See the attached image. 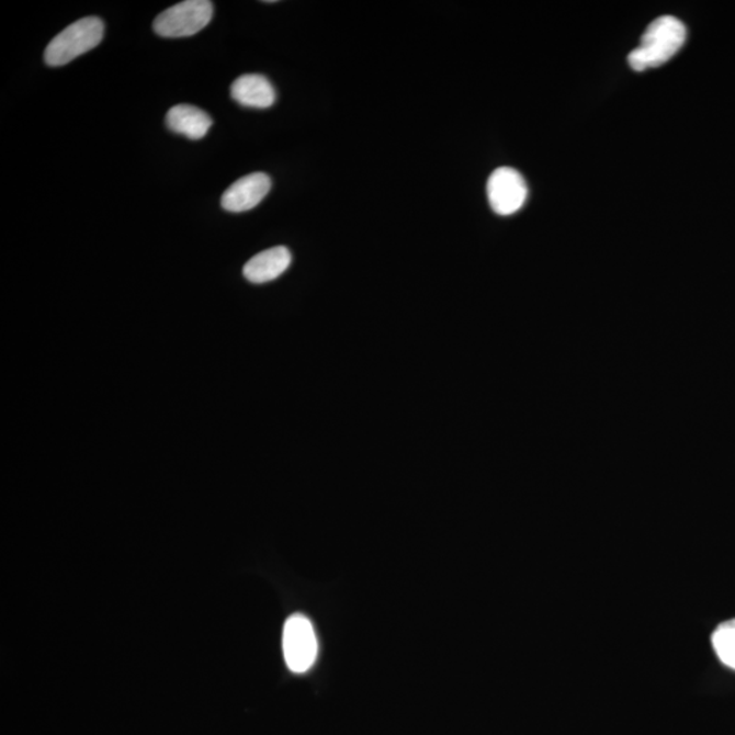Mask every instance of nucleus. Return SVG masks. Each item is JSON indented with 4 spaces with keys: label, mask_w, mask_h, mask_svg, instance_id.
I'll return each mask as SVG.
<instances>
[{
    "label": "nucleus",
    "mask_w": 735,
    "mask_h": 735,
    "mask_svg": "<svg viewBox=\"0 0 735 735\" xmlns=\"http://www.w3.org/2000/svg\"><path fill=\"white\" fill-rule=\"evenodd\" d=\"M687 27L676 16L664 15L652 22L641 38V45L627 56L635 71L655 69L665 65L682 48Z\"/></svg>",
    "instance_id": "1"
},
{
    "label": "nucleus",
    "mask_w": 735,
    "mask_h": 735,
    "mask_svg": "<svg viewBox=\"0 0 735 735\" xmlns=\"http://www.w3.org/2000/svg\"><path fill=\"white\" fill-rule=\"evenodd\" d=\"M104 22L99 16H84L60 32L45 49L44 60L50 67L70 64L103 42Z\"/></svg>",
    "instance_id": "2"
},
{
    "label": "nucleus",
    "mask_w": 735,
    "mask_h": 735,
    "mask_svg": "<svg viewBox=\"0 0 735 735\" xmlns=\"http://www.w3.org/2000/svg\"><path fill=\"white\" fill-rule=\"evenodd\" d=\"M213 13V3L208 0H185L158 15L152 30L167 38L194 36L211 24Z\"/></svg>",
    "instance_id": "3"
},
{
    "label": "nucleus",
    "mask_w": 735,
    "mask_h": 735,
    "mask_svg": "<svg viewBox=\"0 0 735 735\" xmlns=\"http://www.w3.org/2000/svg\"><path fill=\"white\" fill-rule=\"evenodd\" d=\"M282 647L287 667L296 675L307 672L318 657V638L313 623L303 614L286 620Z\"/></svg>",
    "instance_id": "4"
},
{
    "label": "nucleus",
    "mask_w": 735,
    "mask_h": 735,
    "mask_svg": "<svg viewBox=\"0 0 735 735\" xmlns=\"http://www.w3.org/2000/svg\"><path fill=\"white\" fill-rule=\"evenodd\" d=\"M486 191L490 207L499 216H511L519 212L529 195L524 178L517 169L510 167L497 168L490 174Z\"/></svg>",
    "instance_id": "5"
},
{
    "label": "nucleus",
    "mask_w": 735,
    "mask_h": 735,
    "mask_svg": "<svg viewBox=\"0 0 735 735\" xmlns=\"http://www.w3.org/2000/svg\"><path fill=\"white\" fill-rule=\"evenodd\" d=\"M271 190V179L262 172L251 173L237 180L224 192L220 206L229 213H245L252 211L268 196Z\"/></svg>",
    "instance_id": "6"
},
{
    "label": "nucleus",
    "mask_w": 735,
    "mask_h": 735,
    "mask_svg": "<svg viewBox=\"0 0 735 735\" xmlns=\"http://www.w3.org/2000/svg\"><path fill=\"white\" fill-rule=\"evenodd\" d=\"M291 264V251L284 246L273 247L248 260L242 274L252 284H268V282L280 279Z\"/></svg>",
    "instance_id": "7"
},
{
    "label": "nucleus",
    "mask_w": 735,
    "mask_h": 735,
    "mask_svg": "<svg viewBox=\"0 0 735 735\" xmlns=\"http://www.w3.org/2000/svg\"><path fill=\"white\" fill-rule=\"evenodd\" d=\"M230 94L240 105L258 110L270 109L276 100L273 84L259 74H246L237 78L231 83Z\"/></svg>",
    "instance_id": "8"
},
{
    "label": "nucleus",
    "mask_w": 735,
    "mask_h": 735,
    "mask_svg": "<svg viewBox=\"0 0 735 735\" xmlns=\"http://www.w3.org/2000/svg\"><path fill=\"white\" fill-rule=\"evenodd\" d=\"M167 126L174 134L197 140L206 137L213 126V118L194 105L179 104L167 113Z\"/></svg>",
    "instance_id": "9"
},
{
    "label": "nucleus",
    "mask_w": 735,
    "mask_h": 735,
    "mask_svg": "<svg viewBox=\"0 0 735 735\" xmlns=\"http://www.w3.org/2000/svg\"><path fill=\"white\" fill-rule=\"evenodd\" d=\"M712 647L722 664L735 670V619L725 621L712 633Z\"/></svg>",
    "instance_id": "10"
}]
</instances>
